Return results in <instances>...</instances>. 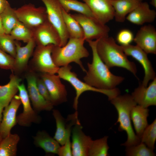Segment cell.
Here are the masks:
<instances>
[{"mask_svg": "<svg viewBox=\"0 0 156 156\" xmlns=\"http://www.w3.org/2000/svg\"><path fill=\"white\" fill-rule=\"evenodd\" d=\"M98 39L88 40L92 52L91 63H88V70L83 77L84 82L89 85L98 89L111 90L116 88L125 78L115 75L110 71L99 56L96 49Z\"/></svg>", "mask_w": 156, "mask_h": 156, "instance_id": "obj_1", "label": "cell"}, {"mask_svg": "<svg viewBox=\"0 0 156 156\" xmlns=\"http://www.w3.org/2000/svg\"><path fill=\"white\" fill-rule=\"evenodd\" d=\"M96 49L100 57L109 68H123L136 76L137 70L135 64L128 59L121 46L118 45L113 38L109 36L98 39Z\"/></svg>", "mask_w": 156, "mask_h": 156, "instance_id": "obj_2", "label": "cell"}, {"mask_svg": "<svg viewBox=\"0 0 156 156\" xmlns=\"http://www.w3.org/2000/svg\"><path fill=\"white\" fill-rule=\"evenodd\" d=\"M84 38H69L66 44L63 47L54 45L51 56L55 64L60 67L74 62L78 65L84 72L87 70L84 67L81 59L88 57L89 53L85 47Z\"/></svg>", "mask_w": 156, "mask_h": 156, "instance_id": "obj_3", "label": "cell"}, {"mask_svg": "<svg viewBox=\"0 0 156 156\" xmlns=\"http://www.w3.org/2000/svg\"><path fill=\"white\" fill-rule=\"evenodd\" d=\"M110 101L118 113V119L115 124L119 123L118 130L125 131L127 135V141L121 145L128 147L140 143V139L134 132L131 123V112L133 107L137 105L131 95L120 94Z\"/></svg>", "mask_w": 156, "mask_h": 156, "instance_id": "obj_4", "label": "cell"}, {"mask_svg": "<svg viewBox=\"0 0 156 156\" xmlns=\"http://www.w3.org/2000/svg\"><path fill=\"white\" fill-rule=\"evenodd\" d=\"M72 66L69 64L60 67L57 74L61 79L69 83L74 88L76 96L74 99L73 107L77 111L79 99L81 94L86 91H92L100 93L106 95L110 101L120 94V92L117 88L111 90H103L91 86L80 80L77 75L71 71Z\"/></svg>", "mask_w": 156, "mask_h": 156, "instance_id": "obj_5", "label": "cell"}, {"mask_svg": "<svg viewBox=\"0 0 156 156\" xmlns=\"http://www.w3.org/2000/svg\"><path fill=\"white\" fill-rule=\"evenodd\" d=\"M71 15L82 27L84 33V38L86 41L109 36V27L106 24L101 23L95 18L78 13Z\"/></svg>", "mask_w": 156, "mask_h": 156, "instance_id": "obj_6", "label": "cell"}, {"mask_svg": "<svg viewBox=\"0 0 156 156\" xmlns=\"http://www.w3.org/2000/svg\"><path fill=\"white\" fill-rule=\"evenodd\" d=\"M15 12L18 21L32 30L48 20L46 9L31 3L24 5Z\"/></svg>", "mask_w": 156, "mask_h": 156, "instance_id": "obj_7", "label": "cell"}, {"mask_svg": "<svg viewBox=\"0 0 156 156\" xmlns=\"http://www.w3.org/2000/svg\"><path fill=\"white\" fill-rule=\"evenodd\" d=\"M54 45H37L34 50L31 60L34 70L41 73H57L60 67L55 64L51 56Z\"/></svg>", "mask_w": 156, "mask_h": 156, "instance_id": "obj_8", "label": "cell"}, {"mask_svg": "<svg viewBox=\"0 0 156 156\" xmlns=\"http://www.w3.org/2000/svg\"><path fill=\"white\" fill-rule=\"evenodd\" d=\"M44 4L48 19L58 32L61 38L60 47L64 46L69 36L64 23L62 7L58 0H40Z\"/></svg>", "mask_w": 156, "mask_h": 156, "instance_id": "obj_9", "label": "cell"}, {"mask_svg": "<svg viewBox=\"0 0 156 156\" xmlns=\"http://www.w3.org/2000/svg\"><path fill=\"white\" fill-rule=\"evenodd\" d=\"M18 96L22 103L23 110L22 112L16 116L17 123L25 127L30 126L32 123L38 124L40 122L41 118L32 108L30 99L25 86L21 83L18 86Z\"/></svg>", "mask_w": 156, "mask_h": 156, "instance_id": "obj_10", "label": "cell"}, {"mask_svg": "<svg viewBox=\"0 0 156 156\" xmlns=\"http://www.w3.org/2000/svg\"><path fill=\"white\" fill-rule=\"evenodd\" d=\"M41 73L40 77L47 86L53 106L66 102L67 92L59 75L47 73Z\"/></svg>", "mask_w": 156, "mask_h": 156, "instance_id": "obj_11", "label": "cell"}, {"mask_svg": "<svg viewBox=\"0 0 156 156\" xmlns=\"http://www.w3.org/2000/svg\"><path fill=\"white\" fill-rule=\"evenodd\" d=\"M53 115L56 123V130L53 137L60 144L62 145L70 138L72 127L79 120L77 111L65 119L57 110H53Z\"/></svg>", "mask_w": 156, "mask_h": 156, "instance_id": "obj_12", "label": "cell"}, {"mask_svg": "<svg viewBox=\"0 0 156 156\" xmlns=\"http://www.w3.org/2000/svg\"><path fill=\"white\" fill-rule=\"evenodd\" d=\"M127 56H130L138 61L142 65L144 71V76L142 83L146 87L149 81L156 77V74L152 64L147 56V54L136 45L129 44L121 45Z\"/></svg>", "mask_w": 156, "mask_h": 156, "instance_id": "obj_13", "label": "cell"}, {"mask_svg": "<svg viewBox=\"0 0 156 156\" xmlns=\"http://www.w3.org/2000/svg\"><path fill=\"white\" fill-rule=\"evenodd\" d=\"M32 30L37 45L46 46L53 44L60 46L61 38L59 33L48 20Z\"/></svg>", "mask_w": 156, "mask_h": 156, "instance_id": "obj_14", "label": "cell"}, {"mask_svg": "<svg viewBox=\"0 0 156 156\" xmlns=\"http://www.w3.org/2000/svg\"><path fill=\"white\" fill-rule=\"evenodd\" d=\"M37 78L32 72L29 73L26 76L27 91L33 108L37 112L51 111L53 106L51 103L45 100L40 94L37 86Z\"/></svg>", "mask_w": 156, "mask_h": 156, "instance_id": "obj_15", "label": "cell"}, {"mask_svg": "<svg viewBox=\"0 0 156 156\" xmlns=\"http://www.w3.org/2000/svg\"><path fill=\"white\" fill-rule=\"evenodd\" d=\"M79 121L74 126L72 130L71 142L72 156H88L89 150L92 141L82 131Z\"/></svg>", "mask_w": 156, "mask_h": 156, "instance_id": "obj_16", "label": "cell"}, {"mask_svg": "<svg viewBox=\"0 0 156 156\" xmlns=\"http://www.w3.org/2000/svg\"><path fill=\"white\" fill-rule=\"evenodd\" d=\"M133 41L147 54H156V30L153 26L148 25L142 26Z\"/></svg>", "mask_w": 156, "mask_h": 156, "instance_id": "obj_17", "label": "cell"}, {"mask_svg": "<svg viewBox=\"0 0 156 156\" xmlns=\"http://www.w3.org/2000/svg\"><path fill=\"white\" fill-rule=\"evenodd\" d=\"M21 104L18 95H15L9 104L4 108L0 123V133L3 138L11 133L12 128L17 124L16 113Z\"/></svg>", "mask_w": 156, "mask_h": 156, "instance_id": "obj_18", "label": "cell"}, {"mask_svg": "<svg viewBox=\"0 0 156 156\" xmlns=\"http://www.w3.org/2000/svg\"><path fill=\"white\" fill-rule=\"evenodd\" d=\"M88 6L94 17L103 24L114 18V11L111 0H83Z\"/></svg>", "mask_w": 156, "mask_h": 156, "instance_id": "obj_19", "label": "cell"}, {"mask_svg": "<svg viewBox=\"0 0 156 156\" xmlns=\"http://www.w3.org/2000/svg\"><path fill=\"white\" fill-rule=\"evenodd\" d=\"M131 95L137 104L148 108L156 105V77L147 87L140 84L134 90Z\"/></svg>", "mask_w": 156, "mask_h": 156, "instance_id": "obj_20", "label": "cell"}, {"mask_svg": "<svg viewBox=\"0 0 156 156\" xmlns=\"http://www.w3.org/2000/svg\"><path fill=\"white\" fill-rule=\"evenodd\" d=\"M16 55L14 63L12 70L19 73L27 68L29 60L33 55L36 44L34 38L31 39L24 46L21 47L20 44L15 41Z\"/></svg>", "mask_w": 156, "mask_h": 156, "instance_id": "obj_21", "label": "cell"}, {"mask_svg": "<svg viewBox=\"0 0 156 156\" xmlns=\"http://www.w3.org/2000/svg\"><path fill=\"white\" fill-rule=\"evenodd\" d=\"M156 17V12L151 9L148 3L140 2L138 6L130 13L126 19L130 22L138 25L153 22Z\"/></svg>", "mask_w": 156, "mask_h": 156, "instance_id": "obj_22", "label": "cell"}, {"mask_svg": "<svg viewBox=\"0 0 156 156\" xmlns=\"http://www.w3.org/2000/svg\"><path fill=\"white\" fill-rule=\"evenodd\" d=\"M149 112L148 108L137 105L133 107L131 112V120L135 134L140 139L144 130L148 125L147 118L149 116Z\"/></svg>", "mask_w": 156, "mask_h": 156, "instance_id": "obj_23", "label": "cell"}, {"mask_svg": "<svg viewBox=\"0 0 156 156\" xmlns=\"http://www.w3.org/2000/svg\"><path fill=\"white\" fill-rule=\"evenodd\" d=\"M21 81V79L12 73L9 82L4 85L0 86V105L3 108L9 104L18 92V86Z\"/></svg>", "mask_w": 156, "mask_h": 156, "instance_id": "obj_24", "label": "cell"}, {"mask_svg": "<svg viewBox=\"0 0 156 156\" xmlns=\"http://www.w3.org/2000/svg\"><path fill=\"white\" fill-rule=\"evenodd\" d=\"M114 11V18L119 23H123L126 16L137 7L140 2L136 0H111Z\"/></svg>", "mask_w": 156, "mask_h": 156, "instance_id": "obj_25", "label": "cell"}, {"mask_svg": "<svg viewBox=\"0 0 156 156\" xmlns=\"http://www.w3.org/2000/svg\"><path fill=\"white\" fill-rule=\"evenodd\" d=\"M35 146L43 149L46 153L57 154L60 144L45 131H39L33 137Z\"/></svg>", "mask_w": 156, "mask_h": 156, "instance_id": "obj_26", "label": "cell"}, {"mask_svg": "<svg viewBox=\"0 0 156 156\" xmlns=\"http://www.w3.org/2000/svg\"><path fill=\"white\" fill-rule=\"evenodd\" d=\"M20 138L17 134L11 133L2 138L0 143V156H15Z\"/></svg>", "mask_w": 156, "mask_h": 156, "instance_id": "obj_27", "label": "cell"}, {"mask_svg": "<svg viewBox=\"0 0 156 156\" xmlns=\"http://www.w3.org/2000/svg\"><path fill=\"white\" fill-rule=\"evenodd\" d=\"M62 13L69 38H84L83 31L79 23L71 14L66 12L63 8Z\"/></svg>", "mask_w": 156, "mask_h": 156, "instance_id": "obj_28", "label": "cell"}, {"mask_svg": "<svg viewBox=\"0 0 156 156\" xmlns=\"http://www.w3.org/2000/svg\"><path fill=\"white\" fill-rule=\"evenodd\" d=\"M58 0L62 7L67 12L69 13L72 10L87 16L95 18L88 6L85 3L77 0Z\"/></svg>", "mask_w": 156, "mask_h": 156, "instance_id": "obj_29", "label": "cell"}, {"mask_svg": "<svg viewBox=\"0 0 156 156\" xmlns=\"http://www.w3.org/2000/svg\"><path fill=\"white\" fill-rule=\"evenodd\" d=\"M5 33L10 34L19 21L15 12L9 4L0 15Z\"/></svg>", "mask_w": 156, "mask_h": 156, "instance_id": "obj_30", "label": "cell"}, {"mask_svg": "<svg viewBox=\"0 0 156 156\" xmlns=\"http://www.w3.org/2000/svg\"><path fill=\"white\" fill-rule=\"evenodd\" d=\"M10 35L15 40L22 41L27 43L33 38L32 30L19 21Z\"/></svg>", "mask_w": 156, "mask_h": 156, "instance_id": "obj_31", "label": "cell"}, {"mask_svg": "<svg viewBox=\"0 0 156 156\" xmlns=\"http://www.w3.org/2000/svg\"><path fill=\"white\" fill-rule=\"evenodd\" d=\"M108 136L92 140L88 153V156H107L109 155L107 143Z\"/></svg>", "mask_w": 156, "mask_h": 156, "instance_id": "obj_32", "label": "cell"}, {"mask_svg": "<svg viewBox=\"0 0 156 156\" xmlns=\"http://www.w3.org/2000/svg\"><path fill=\"white\" fill-rule=\"evenodd\" d=\"M156 140V119L144 130L140 138L141 142L145 144L149 148L153 150Z\"/></svg>", "mask_w": 156, "mask_h": 156, "instance_id": "obj_33", "label": "cell"}, {"mask_svg": "<svg viewBox=\"0 0 156 156\" xmlns=\"http://www.w3.org/2000/svg\"><path fill=\"white\" fill-rule=\"evenodd\" d=\"M126 155L127 156H154L153 150L148 148L142 142L139 144L126 147Z\"/></svg>", "mask_w": 156, "mask_h": 156, "instance_id": "obj_34", "label": "cell"}, {"mask_svg": "<svg viewBox=\"0 0 156 156\" xmlns=\"http://www.w3.org/2000/svg\"><path fill=\"white\" fill-rule=\"evenodd\" d=\"M0 49L14 58L16 55L15 41L9 34L0 36Z\"/></svg>", "mask_w": 156, "mask_h": 156, "instance_id": "obj_35", "label": "cell"}, {"mask_svg": "<svg viewBox=\"0 0 156 156\" xmlns=\"http://www.w3.org/2000/svg\"><path fill=\"white\" fill-rule=\"evenodd\" d=\"M134 38L133 34L131 31L127 29H124L118 33L116 40L121 45L124 46L130 44Z\"/></svg>", "mask_w": 156, "mask_h": 156, "instance_id": "obj_36", "label": "cell"}, {"mask_svg": "<svg viewBox=\"0 0 156 156\" xmlns=\"http://www.w3.org/2000/svg\"><path fill=\"white\" fill-rule=\"evenodd\" d=\"M14 63V58L0 49V68L12 70Z\"/></svg>", "mask_w": 156, "mask_h": 156, "instance_id": "obj_37", "label": "cell"}, {"mask_svg": "<svg viewBox=\"0 0 156 156\" xmlns=\"http://www.w3.org/2000/svg\"><path fill=\"white\" fill-rule=\"evenodd\" d=\"M36 84L39 91L42 96L47 101L51 103L50 96L48 89L41 77L37 78Z\"/></svg>", "mask_w": 156, "mask_h": 156, "instance_id": "obj_38", "label": "cell"}, {"mask_svg": "<svg viewBox=\"0 0 156 156\" xmlns=\"http://www.w3.org/2000/svg\"><path fill=\"white\" fill-rule=\"evenodd\" d=\"M57 154L60 156H72L71 144L70 138L67 140L64 144L60 146Z\"/></svg>", "mask_w": 156, "mask_h": 156, "instance_id": "obj_39", "label": "cell"}, {"mask_svg": "<svg viewBox=\"0 0 156 156\" xmlns=\"http://www.w3.org/2000/svg\"><path fill=\"white\" fill-rule=\"evenodd\" d=\"M9 4L6 0H0V15Z\"/></svg>", "mask_w": 156, "mask_h": 156, "instance_id": "obj_40", "label": "cell"}, {"mask_svg": "<svg viewBox=\"0 0 156 156\" xmlns=\"http://www.w3.org/2000/svg\"><path fill=\"white\" fill-rule=\"evenodd\" d=\"M5 34L4 29L0 17V36Z\"/></svg>", "mask_w": 156, "mask_h": 156, "instance_id": "obj_41", "label": "cell"}, {"mask_svg": "<svg viewBox=\"0 0 156 156\" xmlns=\"http://www.w3.org/2000/svg\"><path fill=\"white\" fill-rule=\"evenodd\" d=\"M4 108L0 105V123L2 118V114Z\"/></svg>", "mask_w": 156, "mask_h": 156, "instance_id": "obj_42", "label": "cell"}, {"mask_svg": "<svg viewBox=\"0 0 156 156\" xmlns=\"http://www.w3.org/2000/svg\"><path fill=\"white\" fill-rule=\"evenodd\" d=\"M151 4L154 7L156 8V0H151Z\"/></svg>", "mask_w": 156, "mask_h": 156, "instance_id": "obj_43", "label": "cell"}, {"mask_svg": "<svg viewBox=\"0 0 156 156\" xmlns=\"http://www.w3.org/2000/svg\"><path fill=\"white\" fill-rule=\"evenodd\" d=\"M2 137L1 135V134H0V143H1V142L2 139Z\"/></svg>", "mask_w": 156, "mask_h": 156, "instance_id": "obj_44", "label": "cell"}, {"mask_svg": "<svg viewBox=\"0 0 156 156\" xmlns=\"http://www.w3.org/2000/svg\"><path fill=\"white\" fill-rule=\"evenodd\" d=\"M138 1L139 2H142V0H136Z\"/></svg>", "mask_w": 156, "mask_h": 156, "instance_id": "obj_45", "label": "cell"}]
</instances>
